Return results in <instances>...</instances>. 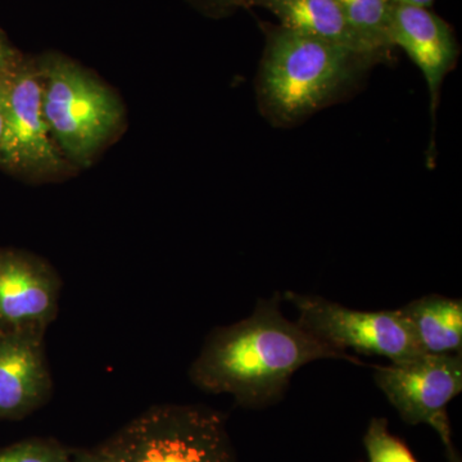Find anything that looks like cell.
Returning a JSON list of instances; mask_svg holds the SVG:
<instances>
[{
	"label": "cell",
	"instance_id": "1",
	"mask_svg": "<svg viewBox=\"0 0 462 462\" xmlns=\"http://www.w3.org/2000/svg\"><path fill=\"white\" fill-rule=\"evenodd\" d=\"M336 358L360 364L289 321L278 297L258 302L254 314L207 339L190 369V378L209 393H227L243 406L275 402L300 367Z\"/></svg>",
	"mask_w": 462,
	"mask_h": 462
},
{
	"label": "cell",
	"instance_id": "19",
	"mask_svg": "<svg viewBox=\"0 0 462 462\" xmlns=\"http://www.w3.org/2000/svg\"><path fill=\"white\" fill-rule=\"evenodd\" d=\"M389 5H407V7H419L430 9L436 0H385Z\"/></svg>",
	"mask_w": 462,
	"mask_h": 462
},
{
	"label": "cell",
	"instance_id": "3",
	"mask_svg": "<svg viewBox=\"0 0 462 462\" xmlns=\"http://www.w3.org/2000/svg\"><path fill=\"white\" fill-rule=\"evenodd\" d=\"M38 60L42 112L57 147L76 170L88 169L123 132L125 107L112 88L71 58Z\"/></svg>",
	"mask_w": 462,
	"mask_h": 462
},
{
	"label": "cell",
	"instance_id": "13",
	"mask_svg": "<svg viewBox=\"0 0 462 462\" xmlns=\"http://www.w3.org/2000/svg\"><path fill=\"white\" fill-rule=\"evenodd\" d=\"M349 25L380 58L387 60L394 50L389 39V5L385 0H337Z\"/></svg>",
	"mask_w": 462,
	"mask_h": 462
},
{
	"label": "cell",
	"instance_id": "2",
	"mask_svg": "<svg viewBox=\"0 0 462 462\" xmlns=\"http://www.w3.org/2000/svg\"><path fill=\"white\" fill-rule=\"evenodd\" d=\"M257 78L261 114L289 127L336 102L379 62L340 45L279 26H267Z\"/></svg>",
	"mask_w": 462,
	"mask_h": 462
},
{
	"label": "cell",
	"instance_id": "4",
	"mask_svg": "<svg viewBox=\"0 0 462 462\" xmlns=\"http://www.w3.org/2000/svg\"><path fill=\"white\" fill-rule=\"evenodd\" d=\"M0 107L5 120L0 169L33 184L63 181L78 172L45 121L36 57H21L0 79Z\"/></svg>",
	"mask_w": 462,
	"mask_h": 462
},
{
	"label": "cell",
	"instance_id": "18",
	"mask_svg": "<svg viewBox=\"0 0 462 462\" xmlns=\"http://www.w3.org/2000/svg\"><path fill=\"white\" fill-rule=\"evenodd\" d=\"M75 462H124L120 456L116 454L114 449L108 445L97 449V451L89 452V454L81 455Z\"/></svg>",
	"mask_w": 462,
	"mask_h": 462
},
{
	"label": "cell",
	"instance_id": "8",
	"mask_svg": "<svg viewBox=\"0 0 462 462\" xmlns=\"http://www.w3.org/2000/svg\"><path fill=\"white\" fill-rule=\"evenodd\" d=\"M60 281L41 257L0 247V331L45 333L56 319Z\"/></svg>",
	"mask_w": 462,
	"mask_h": 462
},
{
	"label": "cell",
	"instance_id": "12",
	"mask_svg": "<svg viewBox=\"0 0 462 462\" xmlns=\"http://www.w3.org/2000/svg\"><path fill=\"white\" fill-rule=\"evenodd\" d=\"M421 352L460 355L462 348V300L427 296L400 309Z\"/></svg>",
	"mask_w": 462,
	"mask_h": 462
},
{
	"label": "cell",
	"instance_id": "16",
	"mask_svg": "<svg viewBox=\"0 0 462 462\" xmlns=\"http://www.w3.org/2000/svg\"><path fill=\"white\" fill-rule=\"evenodd\" d=\"M207 16L224 17L239 8H247V0H189Z\"/></svg>",
	"mask_w": 462,
	"mask_h": 462
},
{
	"label": "cell",
	"instance_id": "11",
	"mask_svg": "<svg viewBox=\"0 0 462 462\" xmlns=\"http://www.w3.org/2000/svg\"><path fill=\"white\" fill-rule=\"evenodd\" d=\"M254 7L272 12L285 29L340 45L384 62L358 38L337 0H258Z\"/></svg>",
	"mask_w": 462,
	"mask_h": 462
},
{
	"label": "cell",
	"instance_id": "14",
	"mask_svg": "<svg viewBox=\"0 0 462 462\" xmlns=\"http://www.w3.org/2000/svg\"><path fill=\"white\" fill-rule=\"evenodd\" d=\"M364 443L369 462H418L410 449L392 436L384 419H374L370 422Z\"/></svg>",
	"mask_w": 462,
	"mask_h": 462
},
{
	"label": "cell",
	"instance_id": "7",
	"mask_svg": "<svg viewBox=\"0 0 462 462\" xmlns=\"http://www.w3.org/2000/svg\"><path fill=\"white\" fill-rule=\"evenodd\" d=\"M374 370L376 385L401 418L409 424L430 425L448 449L451 462L457 460L446 409L462 391L461 354H421Z\"/></svg>",
	"mask_w": 462,
	"mask_h": 462
},
{
	"label": "cell",
	"instance_id": "10",
	"mask_svg": "<svg viewBox=\"0 0 462 462\" xmlns=\"http://www.w3.org/2000/svg\"><path fill=\"white\" fill-rule=\"evenodd\" d=\"M42 337L38 331H0V420L23 418L50 396Z\"/></svg>",
	"mask_w": 462,
	"mask_h": 462
},
{
	"label": "cell",
	"instance_id": "20",
	"mask_svg": "<svg viewBox=\"0 0 462 462\" xmlns=\"http://www.w3.org/2000/svg\"><path fill=\"white\" fill-rule=\"evenodd\" d=\"M3 129H5V120H3L2 107H0V144H2Z\"/></svg>",
	"mask_w": 462,
	"mask_h": 462
},
{
	"label": "cell",
	"instance_id": "17",
	"mask_svg": "<svg viewBox=\"0 0 462 462\" xmlns=\"http://www.w3.org/2000/svg\"><path fill=\"white\" fill-rule=\"evenodd\" d=\"M23 54L9 42L7 35L0 30V79L16 65Z\"/></svg>",
	"mask_w": 462,
	"mask_h": 462
},
{
	"label": "cell",
	"instance_id": "21",
	"mask_svg": "<svg viewBox=\"0 0 462 462\" xmlns=\"http://www.w3.org/2000/svg\"><path fill=\"white\" fill-rule=\"evenodd\" d=\"M257 2L258 0H247V8L254 7V5H256Z\"/></svg>",
	"mask_w": 462,
	"mask_h": 462
},
{
	"label": "cell",
	"instance_id": "6",
	"mask_svg": "<svg viewBox=\"0 0 462 462\" xmlns=\"http://www.w3.org/2000/svg\"><path fill=\"white\" fill-rule=\"evenodd\" d=\"M284 298L296 306L300 328L342 354L354 349L358 354L383 356L391 363L424 354L416 345L400 309L357 311L325 298L293 291H287Z\"/></svg>",
	"mask_w": 462,
	"mask_h": 462
},
{
	"label": "cell",
	"instance_id": "5",
	"mask_svg": "<svg viewBox=\"0 0 462 462\" xmlns=\"http://www.w3.org/2000/svg\"><path fill=\"white\" fill-rule=\"evenodd\" d=\"M108 446L124 462H236L223 418L202 407L149 410Z\"/></svg>",
	"mask_w": 462,
	"mask_h": 462
},
{
	"label": "cell",
	"instance_id": "9",
	"mask_svg": "<svg viewBox=\"0 0 462 462\" xmlns=\"http://www.w3.org/2000/svg\"><path fill=\"white\" fill-rule=\"evenodd\" d=\"M388 32L393 48H401L424 76L434 121L440 88L460 56L454 29L430 9L389 5Z\"/></svg>",
	"mask_w": 462,
	"mask_h": 462
},
{
	"label": "cell",
	"instance_id": "15",
	"mask_svg": "<svg viewBox=\"0 0 462 462\" xmlns=\"http://www.w3.org/2000/svg\"><path fill=\"white\" fill-rule=\"evenodd\" d=\"M0 462H75L60 447L45 442L18 443L0 451Z\"/></svg>",
	"mask_w": 462,
	"mask_h": 462
}]
</instances>
